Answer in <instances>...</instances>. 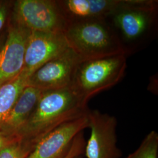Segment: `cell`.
<instances>
[{
	"label": "cell",
	"mask_w": 158,
	"mask_h": 158,
	"mask_svg": "<svg viewBox=\"0 0 158 158\" xmlns=\"http://www.w3.org/2000/svg\"><path fill=\"white\" fill-rule=\"evenodd\" d=\"M30 153L28 148L15 140L0 151V158H27Z\"/></svg>",
	"instance_id": "cell-15"
},
{
	"label": "cell",
	"mask_w": 158,
	"mask_h": 158,
	"mask_svg": "<svg viewBox=\"0 0 158 158\" xmlns=\"http://www.w3.org/2000/svg\"><path fill=\"white\" fill-rule=\"evenodd\" d=\"M15 140H17L16 138H11L7 136L4 135L1 131H0V151L6 145L11 143Z\"/></svg>",
	"instance_id": "cell-18"
},
{
	"label": "cell",
	"mask_w": 158,
	"mask_h": 158,
	"mask_svg": "<svg viewBox=\"0 0 158 158\" xmlns=\"http://www.w3.org/2000/svg\"><path fill=\"white\" fill-rule=\"evenodd\" d=\"M70 86L42 91L33 111L16 138L31 152L38 142L63 123L85 115L89 110Z\"/></svg>",
	"instance_id": "cell-1"
},
{
	"label": "cell",
	"mask_w": 158,
	"mask_h": 158,
	"mask_svg": "<svg viewBox=\"0 0 158 158\" xmlns=\"http://www.w3.org/2000/svg\"><path fill=\"white\" fill-rule=\"evenodd\" d=\"M88 126L87 113L63 123L42 138L27 158H65L74 138Z\"/></svg>",
	"instance_id": "cell-10"
},
{
	"label": "cell",
	"mask_w": 158,
	"mask_h": 158,
	"mask_svg": "<svg viewBox=\"0 0 158 158\" xmlns=\"http://www.w3.org/2000/svg\"><path fill=\"white\" fill-rule=\"evenodd\" d=\"M42 92L32 87H25L11 111L0 124V131L4 135L16 138L33 111Z\"/></svg>",
	"instance_id": "cell-12"
},
{
	"label": "cell",
	"mask_w": 158,
	"mask_h": 158,
	"mask_svg": "<svg viewBox=\"0 0 158 158\" xmlns=\"http://www.w3.org/2000/svg\"><path fill=\"white\" fill-rule=\"evenodd\" d=\"M63 34L69 48L81 60L126 55L117 34L106 19L69 22Z\"/></svg>",
	"instance_id": "cell-2"
},
{
	"label": "cell",
	"mask_w": 158,
	"mask_h": 158,
	"mask_svg": "<svg viewBox=\"0 0 158 158\" xmlns=\"http://www.w3.org/2000/svg\"><path fill=\"white\" fill-rule=\"evenodd\" d=\"M73 158H83V155H80V156H76Z\"/></svg>",
	"instance_id": "cell-20"
},
{
	"label": "cell",
	"mask_w": 158,
	"mask_h": 158,
	"mask_svg": "<svg viewBox=\"0 0 158 158\" xmlns=\"http://www.w3.org/2000/svg\"><path fill=\"white\" fill-rule=\"evenodd\" d=\"M85 141L83 131H81L74 138L70 150L64 158H73L77 156L83 155L85 152Z\"/></svg>",
	"instance_id": "cell-16"
},
{
	"label": "cell",
	"mask_w": 158,
	"mask_h": 158,
	"mask_svg": "<svg viewBox=\"0 0 158 158\" xmlns=\"http://www.w3.org/2000/svg\"><path fill=\"white\" fill-rule=\"evenodd\" d=\"M158 134L152 131L147 134L135 151L124 158H158Z\"/></svg>",
	"instance_id": "cell-14"
},
{
	"label": "cell",
	"mask_w": 158,
	"mask_h": 158,
	"mask_svg": "<svg viewBox=\"0 0 158 158\" xmlns=\"http://www.w3.org/2000/svg\"><path fill=\"white\" fill-rule=\"evenodd\" d=\"M158 2L150 6L125 8L106 19L128 54L150 40L156 30Z\"/></svg>",
	"instance_id": "cell-4"
},
{
	"label": "cell",
	"mask_w": 158,
	"mask_h": 158,
	"mask_svg": "<svg viewBox=\"0 0 158 158\" xmlns=\"http://www.w3.org/2000/svg\"><path fill=\"white\" fill-rule=\"evenodd\" d=\"M88 128L90 136L85 143L84 154L87 158H121L122 152L117 147V119L98 110H89Z\"/></svg>",
	"instance_id": "cell-6"
},
{
	"label": "cell",
	"mask_w": 158,
	"mask_h": 158,
	"mask_svg": "<svg viewBox=\"0 0 158 158\" xmlns=\"http://www.w3.org/2000/svg\"><path fill=\"white\" fill-rule=\"evenodd\" d=\"M13 18L14 23L31 32L63 33L69 23L52 0L16 1Z\"/></svg>",
	"instance_id": "cell-5"
},
{
	"label": "cell",
	"mask_w": 158,
	"mask_h": 158,
	"mask_svg": "<svg viewBox=\"0 0 158 158\" xmlns=\"http://www.w3.org/2000/svg\"><path fill=\"white\" fill-rule=\"evenodd\" d=\"M6 34H0V51H1L2 48L5 44V42L6 40Z\"/></svg>",
	"instance_id": "cell-19"
},
{
	"label": "cell",
	"mask_w": 158,
	"mask_h": 158,
	"mask_svg": "<svg viewBox=\"0 0 158 158\" xmlns=\"http://www.w3.org/2000/svg\"><path fill=\"white\" fill-rule=\"evenodd\" d=\"M79 56L68 48L35 71L28 79L27 86L45 91L69 87L79 63Z\"/></svg>",
	"instance_id": "cell-7"
},
{
	"label": "cell",
	"mask_w": 158,
	"mask_h": 158,
	"mask_svg": "<svg viewBox=\"0 0 158 158\" xmlns=\"http://www.w3.org/2000/svg\"><path fill=\"white\" fill-rule=\"evenodd\" d=\"M28 77L22 72L0 87V124L4 120L27 85Z\"/></svg>",
	"instance_id": "cell-13"
},
{
	"label": "cell",
	"mask_w": 158,
	"mask_h": 158,
	"mask_svg": "<svg viewBox=\"0 0 158 158\" xmlns=\"http://www.w3.org/2000/svg\"><path fill=\"white\" fill-rule=\"evenodd\" d=\"M31 31L13 23L0 51V87L21 73L27 43Z\"/></svg>",
	"instance_id": "cell-11"
},
{
	"label": "cell",
	"mask_w": 158,
	"mask_h": 158,
	"mask_svg": "<svg viewBox=\"0 0 158 158\" xmlns=\"http://www.w3.org/2000/svg\"><path fill=\"white\" fill-rule=\"evenodd\" d=\"M69 22L89 19H106L125 8L150 6L153 0H60L57 1Z\"/></svg>",
	"instance_id": "cell-8"
},
{
	"label": "cell",
	"mask_w": 158,
	"mask_h": 158,
	"mask_svg": "<svg viewBox=\"0 0 158 158\" xmlns=\"http://www.w3.org/2000/svg\"><path fill=\"white\" fill-rule=\"evenodd\" d=\"M68 48L63 33L31 32L26 45L21 72L29 77L38 68Z\"/></svg>",
	"instance_id": "cell-9"
},
{
	"label": "cell",
	"mask_w": 158,
	"mask_h": 158,
	"mask_svg": "<svg viewBox=\"0 0 158 158\" xmlns=\"http://www.w3.org/2000/svg\"><path fill=\"white\" fill-rule=\"evenodd\" d=\"M127 66L125 54L81 60L70 87L87 104L91 98L117 85L123 78Z\"/></svg>",
	"instance_id": "cell-3"
},
{
	"label": "cell",
	"mask_w": 158,
	"mask_h": 158,
	"mask_svg": "<svg viewBox=\"0 0 158 158\" xmlns=\"http://www.w3.org/2000/svg\"><path fill=\"white\" fill-rule=\"evenodd\" d=\"M8 4L6 1H0V31L3 28L7 18Z\"/></svg>",
	"instance_id": "cell-17"
}]
</instances>
